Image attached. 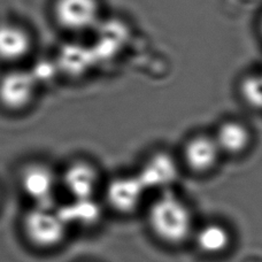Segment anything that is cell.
Returning a JSON list of instances; mask_svg holds the SVG:
<instances>
[{"mask_svg":"<svg viewBox=\"0 0 262 262\" xmlns=\"http://www.w3.org/2000/svg\"><path fill=\"white\" fill-rule=\"evenodd\" d=\"M223 154L215 140L213 134L196 133L186 140L182 160L194 174H208L216 168Z\"/></svg>","mask_w":262,"mask_h":262,"instance_id":"cell-7","label":"cell"},{"mask_svg":"<svg viewBox=\"0 0 262 262\" xmlns=\"http://www.w3.org/2000/svg\"><path fill=\"white\" fill-rule=\"evenodd\" d=\"M100 172L93 163L78 159L70 162L60 175V186L69 198H92L100 185Z\"/></svg>","mask_w":262,"mask_h":262,"instance_id":"cell-9","label":"cell"},{"mask_svg":"<svg viewBox=\"0 0 262 262\" xmlns=\"http://www.w3.org/2000/svg\"><path fill=\"white\" fill-rule=\"evenodd\" d=\"M261 72H262V68H261Z\"/></svg>","mask_w":262,"mask_h":262,"instance_id":"cell-16","label":"cell"},{"mask_svg":"<svg viewBox=\"0 0 262 262\" xmlns=\"http://www.w3.org/2000/svg\"><path fill=\"white\" fill-rule=\"evenodd\" d=\"M148 193L137 174L115 176L105 188V201L108 207L119 214L135 213L143 205Z\"/></svg>","mask_w":262,"mask_h":262,"instance_id":"cell-4","label":"cell"},{"mask_svg":"<svg viewBox=\"0 0 262 262\" xmlns=\"http://www.w3.org/2000/svg\"><path fill=\"white\" fill-rule=\"evenodd\" d=\"M258 31H259V35L262 38V12L259 16V20H258Z\"/></svg>","mask_w":262,"mask_h":262,"instance_id":"cell-15","label":"cell"},{"mask_svg":"<svg viewBox=\"0 0 262 262\" xmlns=\"http://www.w3.org/2000/svg\"><path fill=\"white\" fill-rule=\"evenodd\" d=\"M136 174L148 192L171 190L180 177L179 160L166 149H159L146 158Z\"/></svg>","mask_w":262,"mask_h":262,"instance_id":"cell-5","label":"cell"},{"mask_svg":"<svg viewBox=\"0 0 262 262\" xmlns=\"http://www.w3.org/2000/svg\"><path fill=\"white\" fill-rule=\"evenodd\" d=\"M21 191L32 206H55L60 186V175L52 167L40 161H32L22 167L18 175Z\"/></svg>","mask_w":262,"mask_h":262,"instance_id":"cell-3","label":"cell"},{"mask_svg":"<svg viewBox=\"0 0 262 262\" xmlns=\"http://www.w3.org/2000/svg\"><path fill=\"white\" fill-rule=\"evenodd\" d=\"M22 231L32 246L52 250L62 244L69 229L55 206H32L22 219Z\"/></svg>","mask_w":262,"mask_h":262,"instance_id":"cell-2","label":"cell"},{"mask_svg":"<svg viewBox=\"0 0 262 262\" xmlns=\"http://www.w3.org/2000/svg\"><path fill=\"white\" fill-rule=\"evenodd\" d=\"M58 210L68 229H91L97 227L104 216V206L92 198H69L58 206Z\"/></svg>","mask_w":262,"mask_h":262,"instance_id":"cell-11","label":"cell"},{"mask_svg":"<svg viewBox=\"0 0 262 262\" xmlns=\"http://www.w3.org/2000/svg\"><path fill=\"white\" fill-rule=\"evenodd\" d=\"M31 50L29 32L14 23H0V60L16 62L26 58Z\"/></svg>","mask_w":262,"mask_h":262,"instance_id":"cell-13","label":"cell"},{"mask_svg":"<svg viewBox=\"0 0 262 262\" xmlns=\"http://www.w3.org/2000/svg\"><path fill=\"white\" fill-rule=\"evenodd\" d=\"M149 229L159 241L179 246L192 239L195 222L190 206L172 190L163 191L149 205Z\"/></svg>","mask_w":262,"mask_h":262,"instance_id":"cell-1","label":"cell"},{"mask_svg":"<svg viewBox=\"0 0 262 262\" xmlns=\"http://www.w3.org/2000/svg\"><path fill=\"white\" fill-rule=\"evenodd\" d=\"M53 13L63 29L85 32L98 25L100 4L98 0H55Z\"/></svg>","mask_w":262,"mask_h":262,"instance_id":"cell-6","label":"cell"},{"mask_svg":"<svg viewBox=\"0 0 262 262\" xmlns=\"http://www.w3.org/2000/svg\"><path fill=\"white\" fill-rule=\"evenodd\" d=\"M192 241L201 253L219 256L226 253L232 244V235L229 228L220 222H207L195 227Z\"/></svg>","mask_w":262,"mask_h":262,"instance_id":"cell-12","label":"cell"},{"mask_svg":"<svg viewBox=\"0 0 262 262\" xmlns=\"http://www.w3.org/2000/svg\"><path fill=\"white\" fill-rule=\"evenodd\" d=\"M237 96L247 110L262 113L261 69L244 73L237 82Z\"/></svg>","mask_w":262,"mask_h":262,"instance_id":"cell-14","label":"cell"},{"mask_svg":"<svg viewBox=\"0 0 262 262\" xmlns=\"http://www.w3.org/2000/svg\"><path fill=\"white\" fill-rule=\"evenodd\" d=\"M37 79L27 70H12L0 78V104L9 111H22L34 100Z\"/></svg>","mask_w":262,"mask_h":262,"instance_id":"cell-8","label":"cell"},{"mask_svg":"<svg viewBox=\"0 0 262 262\" xmlns=\"http://www.w3.org/2000/svg\"><path fill=\"white\" fill-rule=\"evenodd\" d=\"M213 136L223 156H242L253 143V133L250 125L235 118L222 120Z\"/></svg>","mask_w":262,"mask_h":262,"instance_id":"cell-10","label":"cell"}]
</instances>
